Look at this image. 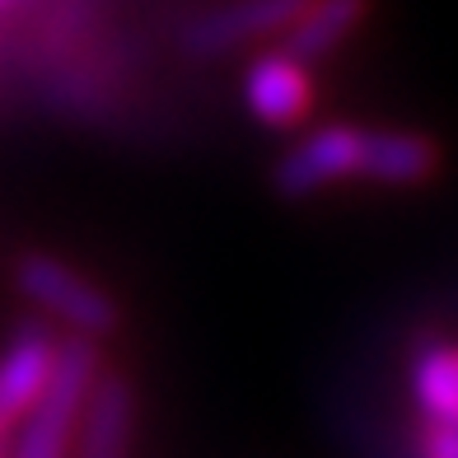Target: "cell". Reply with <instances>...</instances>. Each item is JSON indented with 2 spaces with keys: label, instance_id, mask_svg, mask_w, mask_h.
<instances>
[{
  "label": "cell",
  "instance_id": "cell-1",
  "mask_svg": "<svg viewBox=\"0 0 458 458\" xmlns=\"http://www.w3.org/2000/svg\"><path fill=\"white\" fill-rule=\"evenodd\" d=\"M98 369H103V360H98L94 337H80L75 332V337L56 342L52 374H47L43 393H38V403L19 421L14 440H10V458H66Z\"/></svg>",
  "mask_w": 458,
  "mask_h": 458
},
{
  "label": "cell",
  "instance_id": "cell-2",
  "mask_svg": "<svg viewBox=\"0 0 458 458\" xmlns=\"http://www.w3.org/2000/svg\"><path fill=\"white\" fill-rule=\"evenodd\" d=\"M14 285L29 304H38L43 314L61 318L80 337H113L122 323V309L103 285L85 281L71 262H61L52 253H24L14 262Z\"/></svg>",
  "mask_w": 458,
  "mask_h": 458
},
{
  "label": "cell",
  "instance_id": "cell-3",
  "mask_svg": "<svg viewBox=\"0 0 458 458\" xmlns=\"http://www.w3.org/2000/svg\"><path fill=\"white\" fill-rule=\"evenodd\" d=\"M360 136L356 127L346 122H332V127H318L309 131L295 150H290L281 164H276V192L290 197V201H304V197H318L323 187L342 182V178H356L360 169Z\"/></svg>",
  "mask_w": 458,
  "mask_h": 458
},
{
  "label": "cell",
  "instance_id": "cell-4",
  "mask_svg": "<svg viewBox=\"0 0 458 458\" xmlns=\"http://www.w3.org/2000/svg\"><path fill=\"white\" fill-rule=\"evenodd\" d=\"M304 5L309 0H225L220 10L201 14L197 24L182 33V43H187V52L220 56V52H234L243 43H253V38L285 33L300 19Z\"/></svg>",
  "mask_w": 458,
  "mask_h": 458
},
{
  "label": "cell",
  "instance_id": "cell-5",
  "mask_svg": "<svg viewBox=\"0 0 458 458\" xmlns=\"http://www.w3.org/2000/svg\"><path fill=\"white\" fill-rule=\"evenodd\" d=\"M56 360V337L43 323H24L0 351V435H10L24 411L38 403Z\"/></svg>",
  "mask_w": 458,
  "mask_h": 458
},
{
  "label": "cell",
  "instance_id": "cell-6",
  "mask_svg": "<svg viewBox=\"0 0 458 458\" xmlns=\"http://www.w3.org/2000/svg\"><path fill=\"white\" fill-rule=\"evenodd\" d=\"M243 98L262 127H295L314 103V85H309L304 61H295L290 52H267L248 66Z\"/></svg>",
  "mask_w": 458,
  "mask_h": 458
},
{
  "label": "cell",
  "instance_id": "cell-7",
  "mask_svg": "<svg viewBox=\"0 0 458 458\" xmlns=\"http://www.w3.org/2000/svg\"><path fill=\"white\" fill-rule=\"evenodd\" d=\"M131 416H136L131 379L117 369H98V379L89 388V403H85V416H80L75 458H127Z\"/></svg>",
  "mask_w": 458,
  "mask_h": 458
},
{
  "label": "cell",
  "instance_id": "cell-8",
  "mask_svg": "<svg viewBox=\"0 0 458 458\" xmlns=\"http://www.w3.org/2000/svg\"><path fill=\"white\" fill-rule=\"evenodd\" d=\"M440 169V145L416 131H365L360 136V178L388 187H416Z\"/></svg>",
  "mask_w": 458,
  "mask_h": 458
},
{
  "label": "cell",
  "instance_id": "cell-9",
  "mask_svg": "<svg viewBox=\"0 0 458 458\" xmlns=\"http://www.w3.org/2000/svg\"><path fill=\"white\" fill-rule=\"evenodd\" d=\"M411 393L416 407L435 426H458V346L421 342L411 356Z\"/></svg>",
  "mask_w": 458,
  "mask_h": 458
},
{
  "label": "cell",
  "instance_id": "cell-10",
  "mask_svg": "<svg viewBox=\"0 0 458 458\" xmlns=\"http://www.w3.org/2000/svg\"><path fill=\"white\" fill-rule=\"evenodd\" d=\"M365 10H369V0H309V5L300 10V19L285 29L281 52H290L295 61L327 56L365 19Z\"/></svg>",
  "mask_w": 458,
  "mask_h": 458
},
{
  "label": "cell",
  "instance_id": "cell-11",
  "mask_svg": "<svg viewBox=\"0 0 458 458\" xmlns=\"http://www.w3.org/2000/svg\"><path fill=\"white\" fill-rule=\"evenodd\" d=\"M416 454H421V458H458V426H435L430 421Z\"/></svg>",
  "mask_w": 458,
  "mask_h": 458
},
{
  "label": "cell",
  "instance_id": "cell-12",
  "mask_svg": "<svg viewBox=\"0 0 458 458\" xmlns=\"http://www.w3.org/2000/svg\"><path fill=\"white\" fill-rule=\"evenodd\" d=\"M0 458H10V435H0Z\"/></svg>",
  "mask_w": 458,
  "mask_h": 458
},
{
  "label": "cell",
  "instance_id": "cell-13",
  "mask_svg": "<svg viewBox=\"0 0 458 458\" xmlns=\"http://www.w3.org/2000/svg\"><path fill=\"white\" fill-rule=\"evenodd\" d=\"M0 5H5V0H0Z\"/></svg>",
  "mask_w": 458,
  "mask_h": 458
}]
</instances>
